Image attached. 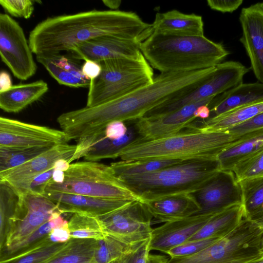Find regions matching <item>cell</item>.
Wrapping results in <instances>:
<instances>
[{"instance_id":"obj_1","label":"cell","mask_w":263,"mask_h":263,"mask_svg":"<svg viewBox=\"0 0 263 263\" xmlns=\"http://www.w3.org/2000/svg\"><path fill=\"white\" fill-rule=\"evenodd\" d=\"M215 68L161 73L151 84L126 95L63 113V126L71 139L78 140L105 130L107 124L113 121L137 120L162 104L193 90L212 75Z\"/></svg>"},{"instance_id":"obj_2","label":"cell","mask_w":263,"mask_h":263,"mask_svg":"<svg viewBox=\"0 0 263 263\" xmlns=\"http://www.w3.org/2000/svg\"><path fill=\"white\" fill-rule=\"evenodd\" d=\"M153 31L152 24L134 12L92 10L48 17L32 29L28 42L36 55H51L102 36L142 42Z\"/></svg>"},{"instance_id":"obj_3","label":"cell","mask_w":263,"mask_h":263,"mask_svg":"<svg viewBox=\"0 0 263 263\" xmlns=\"http://www.w3.org/2000/svg\"><path fill=\"white\" fill-rule=\"evenodd\" d=\"M140 49L152 68L161 73L205 69L221 63L229 52L220 43L203 36H178L153 33Z\"/></svg>"},{"instance_id":"obj_4","label":"cell","mask_w":263,"mask_h":263,"mask_svg":"<svg viewBox=\"0 0 263 263\" xmlns=\"http://www.w3.org/2000/svg\"><path fill=\"white\" fill-rule=\"evenodd\" d=\"M239 137L228 132L206 131L189 126L167 137L133 143L125 148L119 157L123 161L215 159Z\"/></svg>"},{"instance_id":"obj_5","label":"cell","mask_w":263,"mask_h":263,"mask_svg":"<svg viewBox=\"0 0 263 263\" xmlns=\"http://www.w3.org/2000/svg\"><path fill=\"white\" fill-rule=\"evenodd\" d=\"M220 170L217 159L190 160L152 173L117 178L143 202L169 195L193 193Z\"/></svg>"},{"instance_id":"obj_6","label":"cell","mask_w":263,"mask_h":263,"mask_svg":"<svg viewBox=\"0 0 263 263\" xmlns=\"http://www.w3.org/2000/svg\"><path fill=\"white\" fill-rule=\"evenodd\" d=\"M101 72L90 81L86 106H96L126 95L154 81L152 66L143 54L134 59H114L99 62Z\"/></svg>"},{"instance_id":"obj_7","label":"cell","mask_w":263,"mask_h":263,"mask_svg":"<svg viewBox=\"0 0 263 263\" xmlns=\"http://www.w3.org/2000/svg\"><path fill=\"white\" fill-rule=\"evenodd\" d=\"M45 192L142 201L139 196L118 179L110 165L95 161L70 163L65 172L63 182L55 183L50 180Z\"/></svg>"},{"instance_id":"obj_8","label":"cell","mask_w":263,"mask_h":263,"mask_svg":"<svg viewBox=\"0 0 263 263\" xmlns=\"http://www.w3.org/2000/svg\"><path fill=\"white\" fill-rule=\"evenodd\" d=\"M263 228L244 217L237 227L200 252L185 257H170L165 263H247L262 257Z\"/></svg>"},{"instance_id":"obj_9","label":"cell","mask_w":263,"mask_h":263,"mask_svg":"<svg viewBox=\"0 0 263 263\" xmlns=\"http://www.w3.org/2000/svg\"><path fill=\"white\" fill-rule=\"evenodd\" d=\"M249 69L238 62H221L202 84L185 95L165 102L148 111L144 117L166 114L187 104L215 97L242 83Z\"/></svg>"},{"instance_id":"obj_10","label":"cell","mask_w":263,"mask_h":263,"mask_svg":"<svg viewBox=\"0 0 263 263\" xmlns=\"http://www.w3.org/2000/svg\"><path fill=\"white\" fill-rule=\"evenodd\" d=\"M33 53L23 28L11 16L0 14V55L13 76L27 80L36 72Z\"/></svg>"},{"instance_id":"obj_11","label":"cell","mask_w":263,"mask_h":263,"mask_svg":"<svg viewBox=\"0 0 263 263\" xmlns=\"http://www.w3.org/2000/svg\"><path fill=\"white\" fill-rule=\"evenodd\" d=\"M106 234L128 244L135 245L150 238L153 217L140 201H132L111 212L98 217Z\"/></svg>"},{"instance_id":"obj_12","label":"cell","mask_w":263,"mask_h":263,"mask_svg":"<svg viewBox=\"0 0 263 263\" xmlns=\"http://www.w3.org/2000/svg\"><path fill=\"white\" fill-rule=\"evenodd\" d=\"M17 212L7 229L4 248L24 239L48 221L57 211L55 203L44 195L20 194Z\"/></svg>"},{"instance_id":"obj_13","label":"cell","mask_w":263,"mask_h":263,"mask_svg":"<svg viewBox=\"0 0 263 263\" xmlns=\"http://www.w3.org/2000/svg\"><path fill=\"white\" fill-rule=\"evenodd\" d=\"M70 140L62 130L0 118V147L52 148Z\"/></svg>"},{"instance_id":"obj_14","label":"cell","mask_w":263,"mask_h":263,"mask_svg":"<svg viewBox=\"0 0 263 263\" xmlns=\"http://www.w3.org/2000/svg\"><path fill=\"white\" fill-rule=\"evenodd\" d=\"M192 194L200 208L197 214H215L242 202L240 186L231 170H220Z\"/></svg>"},{"instance_id":"obj_15","label":"cell","mask_w":263,"mask_h":263,"mask_svg":"<svg viewBox=\"0 0 263 263\" xmlns=\"http://www.w3.org/2000/svg\"><path fill=\"white\" fill-rule=\"evenodd\" d=\"M76 148V145L68 144L54 146L19 166L0 173V182L22 194L32 179L50 170L58 160L65 159L69 163Z\"/></svg>"},{"instance_id":"obj_16","label":"cell","mask_w":263,"mask_h":263,"mask_svg":"<svg viewBox=\"0 0 263 263\" xmlns=\"http://www.w3.org/2000/svg\"><path fill=\"white\" fill-rule=\"evenodd\" d=\"M142 42L111 36L97 37L72 47L66 55L77 60H91L98 63L114 59H134L142 53Z\"/></svg>"},{"instance_id":"obj_17","label":"cell","mask_w":263,"mask_h":263,"mask_svg":"<svg viewBox=\"0 0 263 263\" xmlns=\"http://www.w3.org/2000/svg\"><path fill=\"white\" fill-rule=\"evenodd\" d=\"M214 97L187 104L166 114L136 120L142 140L167 137L185 129L197 119L194 116L196 109L202 105H209Z\"/></svg>"},{"instance_id":"obj_18","label":"cell","mask_w":263,"mask_h":263,"mask_svg":"<svg viewBox=\"0 0 263 263\" xmlns=\"http://www.w3.org/2000/svg\"><path fill=\"white\" fill-rule=\"evenodd\" d=\"M239 21L242 31L240 42L250 59L256 78L263 83V2L243 8Z\"/></svg>"},{"instance_id":"obj_19","label":"cell","mask_w":263,"mask_h":263,"mask_svg":"<svg viewBox=\"0 0 263 263\" xmlns=\"http://www.w3.org/2000/svg\"><path fill=\"white\" fill-rule=\"evenodd\" d=\"M214 214H196L165 222L153 229L149 239L151 250L167 253L173 248L187 241Z\"/></svg>"},{"instance_id":"obj_20","label":"cell","mask_w":263,"mask_h":263,"mask_svg":"<svg viewBox=\"0 0 263 263\" xmlns=\"http://www.w3.org/2000/svg\"><path fill=\"white\" fill-rule=\"evenodd\" d=\"M43 195L57 204L61 214L82 213L96 217L111 212L132 201L58 192H45Z\"/></svg>"},{"instance_id":"obj_21","label":"cell","mask_w":263,"mask_h":263,"mask_svg":"<svg viewBox=\"0 0 263 263\" xmlns=\"http://www.w3.org/2000/svg\"><path fill=\"white\" fill-rule=\"evenodd\" d=\"M153 217L169 222L197 214L200 208L192 193L172 194L142 202Z\"/></svg>"},{"instance_id":"obj_22","label":"cell","mask_w":263,"mask_h":263,"mask_svg":"<svg viewBox=\"0 0 263 263\" xmlns=\"http://www.w3.org/2000/svg\"><path fill=\"white\" fill-rule=\"evenodd\" d=\"M36 59L60 84L73 88L89 87L90 80L83 73L78 60L62 53L37 55Z\"/></svg>"},{"instance_id":"obj_23","label":"cell","mask_w":263,"mask_h":263,"mask_svg":"<svg viewBox=\"0 0 263 263\" xmlns=\"http://www.w3.org/2000/svg\"><path fill=\"white\" fill-rule=\"evenodd\" d=\"M152 27L154 32L178 36H203L201 16L185 14L173 9L156 14Z\"/></svg>"},{"instance_id":"obj_24","label":"cell","mask_w":263,"mask_h":263,"mask_svg":"<svg viewBox=\"0 0 263 263\" xmlns=\"http://www.w3.org/2000/svg\"><path fill=\"white\" fill-rule=\"evenodd\" d=\"M263 101V83H241L214 97L209 107L210 118L235 108Z\"/></svg>"},{"instance_id":"obj_25","label":"cell","mask_w":263,"mask_h":263,"mask_svg":"<svg viewBox=\"0 0 263 263\" xmlns=\"http://www.w3.org/2000/svg\"><path fill=\"white\" fill-rule=\"evenodd\" d=\"M59 211L54 212L50 219L22 240L0 250V263L20 256L46 243L53 242L50 233L55 228L68 224Z\"/></svg>"},{"instance_id":"obj_26","label":"cell","mask_w":263,"mask_h":263,"mask_svg":"<svg viewBox=\"0 0 263 263\" xmlns=\"http://www.w3.org/2000/svg\"><path fill=\"white\" fill-rule=\"evenodd\" d=\"M48 89L47 83L41 80L13 85L0 92V108L7 112H18L43 97Z\"/></svg>"},{"instance_id":"obj_27","label":"cell","mask_w":263,"mask_h":263,"mask_svg":"<svg viewBox=\"0 0 263 263\" xmlns=\"http://www.w3.org/2000/svg\"><path fill=\"white\" fill-rule=\"evenodd\" d=\"M245 217L242 204L231 206L214 214L188 241L201 239L221 238L234 230Z\"/></svg>"},{"instance_id":"obj_28","label":"cell","mask_w":263,"mask_h":263,"mask_svg":"<svg viewBox=\"0 0 263 263\" xmlns=\"http://www.w3.org/2000/svg\"><path fill=\"white\" fill-rule=\"evenodd\" d=\"M262 148L263 128L239 135L236 142L218 156L220 170H231Z\"/></svg>"},{"instance_id":"obj_29","label":"cell","mask_w":263,"mask_h":263,"mask_svg":"<svg viewBox=\"0 0 263 263\" xmlns=\"http://www.w3.org/2000/svg\"><path fill=\"white\" fill-rule=\"evenodd\" d=\"M263 111V101L240 106L204 120L196 119L190 125L202 130L227 132Z\"/></svg>"},{"instance_id":"obj_30","label":"cell","mask_w":263,"mask_h":263,"mask_svg":"<svg viewBox=\"0 0 263 263\" xmlns=\"http://www.w3.org/2000/svg\"><path fill=\"white\" fill-rule=\"evenodd\" d=\"M129 122L127 132L123 137L114 140L105 137L91 148L84 157L85 160L96 162L104 159H115L119 157L125 148L142 140L135 121Z\"/></svg>"},{"instance_id":"obj_31","label":"cell","mask_w":263,"mask_h":263,"mask_svg":"<svg viewBox=\"0 0 263 263\" xmlns=\"http://www.w3.org/2000/svg\"><path fill=\"white\" fill-rule=\"evenodd\" d=\"M98 240L71 238L46 263H93Z\"/></svg>"},{"instance_id":"obj_32","label":"cell","mask_w":263,"mask_h":263,"mask_svg":"<svg viewBox=\"0 0 263 263\" xmlns=\"http://www.w3.org/2000/svg\"><path fill=\"white\" fill-rule=\"evenodd\" d=\"M184 161L171 159H151L136 161H123L110 165L117 177L143 174L181 163Z\"/></svg>"},{"instance_id":"obj_33","label":"cell","mask_w":263,"mask_h":263,"mask_svg":"<svg viewBox=\"0 0 263 263\" xmlns=\"http://www.w3.org/2000/svg\"><path fill=\"white\" fill-rule=\"evenodd\" d=\"M71 238L102 239L106 234L98 217L74 213L68 221Z\"/></svg>"},{"instance_id":"obj_34","label":"cell","mask_w":263,"mask_h":263,"mask_svg":"<svg viewBox=\"0 0 263 263\" xmlns=\"http://www.w3.org/2000/svg\"><path fill=\"white\" fill-rule=\"evenodd\" d=\"M20 195L9 184L0 182V249L3 246L8 226L17 212Z\"/></svg>"},{"instance_id":"obj_35","label":"cell","mask_w":263,"mask_h":263,"mask_svg":"<svg viewBox=\"0 0 263 263\" xmlns=\"http://www.w3.org/2000/svg\"><path fill=\"white\" fill-rule=\"evenodd\" d=\"M238 183L241 190L245 217L250 219L263 203V176L245 179Z\"/></svg>"},{"instance_id":"obj_36","label":"cell","mask_w":263,"mask_h":263,"mask_svg":"<svg viewBox=\"0 0 263 263\" xmlns=\"http://www.w3.org/2000/svg\"><path fill=\"white\" fill-rule=\"evenodd\" d=\"M135 245L127 244L106 234L98 240L93 263H119Z\"/></svg>"},{"instance_id":"obj_37","label":"cell","mask_w":263,"mask_h":263,"mask_svg":"<svg viewBox=\"0 0 263 263\" xmlns=\"http://www.w3.org/2000/svg\"><path fill=\"white\" fill-rule=\"evenodd\" d=\"M50 148L0 147V173L19 166Z\"/></svg>"},{"instance_id":"obj_38","label":"cell","mask_w":263,"mask_h":263,"mask_svg":"<svg viewBox=\"0 0 263 263\" xmlns=\"http://www.w3.org/2000/svg\"><path fill=\"white\" fill-rule=\"evenodd\" d=\"M67 242L46 243L4 263H46L60 251Z\"/></svg>"},{"instance_id":"obj_39","label":"cell","mask_w":263,"mask_h":263,"mask_svg":"<svg viewBox=\"0 0 263 263\" xmlns=\"http://www.w3.org/2000/svg\"><path fill=\"white\" fill-rule=\"evenodd\" d=\"M231 171L238 182L245 179L263 176V148L237 163Z\"/></svg>"},{"instance_id":"obj_40","label":"cell","mask_w":263,"mask_h":263,"mask_svg":"<svg viewBox=\"0 0 263 263\" xmlns=\"http://www.w3.org/2000/svg\"><path fill=\"white\" fill-rule=\"evenodd\" d=\"M220 238H210L187 241L167 252L170 257H182L196 254L205 249Z\"/></svg>"},{"instance_id":"obj_41","label":"cell","mask_w":263,"mask_h":263,"mask_svg":"<svg viewBox=\"0 0 263 263\" xmlns=\"http://www.w3.org/2000/svg\"><path fill=\"white\" fill-rule=\"evenodd\" d=\"M0 5L10 15L29 18L34 9V1L31 0H1Z\"/></svg>"},{"instance_id":"obj_42","label":"cell","mask_w":263,"mask_h":263,"mask_svg":"<svg viewBox=\"0 0 263 263\" xmlns=\"http://www.w3.org/2000/svg\"><path fill=\"white\" fill-rule=\"evenodd\" d=\"M149 239L135 245L119 263H146L151 251Z\"/></svg>"},{"instance_id":"obj_43","label":"cell","mask_w":263,"mask_h":263,"mask_svg":"<svg viewBox=\"0 0 263 263\" xmlns=\"http://www.w3.org/2000/svg\"><path fill=\"white\" fill-rule=\"evenodd\" d=\"M105 137V130L96 134L84 136L79 138L76 145V152L70 159L69 163L84 157L91 148L99 141Z\"/></svg>"},{"instance_id":"obj_44","label":"cell","mask_w":263,"mask_h":263,"mask_svg":"<svg viewBox=\"0 0 263 263\" xmlns=\"http://www.w3.org/2000/svg\"><path fill=\"white\" fill-rule=\"evenodd\" d=\"M54 171L53 165L50 170L35 176L22 194H32L43 195L48 184L52 179Z\"/></svg>"},{"instance_id":"obj_45","label":"cell","mask_w":263,"mask_h":263,"mask_svg":"<svg viewBox=\"0 0 263 263\" xmlns=\"http://www.w3.org/2000/svg\"><path fill=\"white\" fill-rule=\"evenodd\" d=\"M261 128H263V111L227 132L233 135L239 136Z\"/></svg>"},{"instance_id":"obj_46","label":"cell","mask_w":263,"mask_h":263,"mask_svg":"<svg viewBox=\"0 0 263 263\" xmlns=\"http://www.w3.org/2000/svg\"><path fill=\"white\" fill-rule=\"evenodd\" d=\"M243 3L242 0L236 1H219L208 0L209 7L214 10L223 13L232 12L237 9Z\"/></svg>"},{"instance_id":"obj_47","label":"cell","mask_w":263,"mask_h":263,"mask_svg":"<svg viewBox=\"0 0 263 263\" xmlns=\"http://www.w3.org/2000/svg\"><path fill=\"white\" fill-rule=\"evenodd\" d=\"M128 126L124 122L115 121L107 124L105 128V137L114 140L123 137L127 132Z\"/></svg>"},{"instance_id":"obj_48","label":"cell","mask_w":263,"mask_h":263,"mask_svg":"<svg viewBox=\"0 0 263 263\" xmlns=\"http://www.w3.org/2000/svg\"><path fill=\"white\" fill-rule=\"evenodd\" d=\"M84 75L90 81L96 79L101 72V66L99 63L87 60L82 66Z\"/></svg>"},{"instance_id":"obj_49","label":"cell","mask_w":263,"mask_h":263,"mask_svg":"<svg viewBox=\"0 0 263 263\" xmlns=\"http://www.w3.org/2000/svg\"><path fill=\"white\" fill-rule=\"evenodd\" d=\"M12 86L10 74L7 71L2 70L0 73V92L8 90Z\"/></svg>"},{"instance_id":"obj_50","label":"cell","mask_w":263,"mask_h":263,"mask_svg":"<svg viewBox=\"0 0 263 263\" xmlns=\"http://www.w3.org/2000/svg\"><path fill=\"white\" fill-rule=\"evenodd\" d=\"M211 115V110L209 105H202L199 106L194 112V116L197 119L206 120Z\"/></svg>"},{"instance_id":"obj_51","label":"cell","mask_w":263,"mask_h":263,"mask_svg":"<svg viewBox=\"0 0 263 263\" xmlns=\"http://www.w3.org/2000/svg\"><path fill=\"white\" fill-rule=\"evenodd\" d=\"M70 163L68 161L65 159L58 160L54 164V168L55 170L66 172L67 171L70 166Z\"/></svg>"},{"instance_id":"obj_52","label":"cell","mask_w":263,"mask_h":263,"mask_svg":"<svg viewBox=\"0 0 263 263\" xmlns=\"http://www.w3.org/2000/svg\"><path fill=\"white\" fill-rule=\"evenodd\" d=\"M166 259L165 256L149 254L146 263H165Z\"/></svg>"},{"instance_id":"obj_53","label":"cell","mask_w":263,"mask_h":263,"mask_svg":"<svg viewBox=\"0 0 263 263\" xmlns=\"http://www.w3.org/2000/svg\"><path fill=\"white\" fill-rule=\"evenodd\" d=\"M102 3L105 6L111 9V10H117L121 4V1L120 0H104Z\"/></svg>"},{"instance_id":"obj_54","label":"cell","mask_w":263,"mask_h":263,"mask_svg":"<svg viewBox=\"0 0 263 263\" xmlns=\"http://www.w3.org/2000/svg\"><path fill=\"white\" fill-rule=\"evenodd\" d=\"M64 172L54 170L51 180L55 183H62L64 181Z\"/></svg>"},{"instance_id":"obj_55","label":"cell","mask_w":263,"mask_h":263,"mask_svg":"<svg viewBox=\"0 0 263 263\" xmlns=\"http://www.w3.org/2000/svg\"><path fill=\"white\" fill-rule=\"evenodd\" d=\"M251 220L256 222L260 227L263 228V213Z\"/></svg>"},{"instance_id":"obj_56","label":"cell","mask_w":263,"mask_h":263,"mask_svg":"<svg viewBox=\"0 0 263 263\" xmlns=\"http://www.w3.org/2000/svg\"><path fill=\"white\" fill-rule=\"evenodd\" d=\"M247 263H263V257L258 258V259H256L251 260Z\"/></svg>"},{"instance_id":"obj_57","label":"cell","mask_w":263,"mask_h":263,"mask_svg":"<svg viewBox=\"0 0 263 263\" xmlns=\"http://www.w3.org/2000/svg\"><path fill=\"white\" fill-rule=\"evenodd\" d=\"M260 251L262 254V257H263V233L260 239Z\"/></svg>"}]
</instances>
